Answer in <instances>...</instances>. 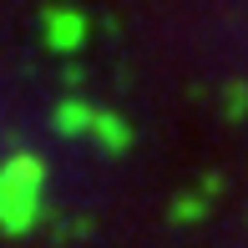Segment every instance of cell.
<instances>
[{"label": "cell", "mask_w": 248, "mask_h": 248, "mask_svg": "<svg viewBox=\"0 0 248 248\" xmlns=\"http://www.w3.org/2000/svg\"><path fill=\"white\" fill-rule=\"evenodd\" d=\"M36 198H41V167L31 157H20L0 172V218H5V228H26L31 213H36Z\"/></svg>", "instance_id": "1"}]
</instances>
